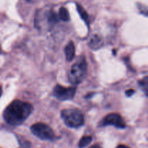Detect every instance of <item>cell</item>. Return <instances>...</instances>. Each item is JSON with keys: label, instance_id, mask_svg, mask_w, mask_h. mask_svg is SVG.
Wrapping results in <instances>:
<instances>
[{"label": "cell", "instance_id": "cell-13", "mask_svg": "<svg viewBox=\"0 0 148 148\" xmlns=\"http://www.w3.org/2000/svg\"><path fill=\"white\" fill-rule=\"evenodd\" d=\"M134 90H128L126 91V95L128 97H131L132 95H133L134 94Z\"/></svg>", "mask_w": 148, "mask_h": 148}, {"label": "cell", "instance_id": "cell-6", "mask_svg": "<svg viewBox=\"0 0 148 148\" xmlns=\"http://www.w3.org/2000/svg\"><path fill=\"white\" fill-rule=\"evenodd\" d=\"M101 125L103 127L111 125L119 129H124L126 127V123L119 114H110L101 121Z\"/></svg>", "mask_w": 148, "mask_h": 148}, {"label": "cell", "instance_id": "cell-9", "mask_svg": "<svg viewBox=\"0 0 148 148\" xmlns=\"http://www.w3.org/2000/svg\"><path fill=\"white\" fill-rule=\"evenodd\" d=\"M77 11L79 12V15H80L81 18L84 21L86 22L87 24H88V23H89V16H88L87 12L85 10V9L79 4H77Z\"/></svg>", "mask_w": 148, "mask_h": 148}, {"label": "cell", "instance_id": "cell-14", "mask_svg": "<svg viewBox=\"0 0 148 148\" xmlns=\"http://www.w3.org/2000/svg\"><path fill=\"white\" fill-rule=\"evenodd\" d=\"M90 148H101V147L100 146V145L95 144V145H93L92 146H91V147Z\"/></svg>", "mask_w": 148, "mask_h": 148}, {"label": "cell", "instance_id": "cell-16", "mask_svg": "<svg viewBox=\"0 0 148 148\" xmlns=\"http://www.w3.org/2000/svg\"><path fill=\"white\" fill-rule=\"evenodd\" d=\"M1 94H2V88L0 86V97L1 96Z\"/></svg>", "mask_w": 148, "mask_h": 148}, {"label": "cell", "instance_id": "cell-10", "mask_svg": "<svg viewBox=\"0 0 148 148\" xmlns=\"http://www.w3.org/2000/svg\"><path fill=\"white\" fill-rule=\"evenodd\" d=\"M59 17L62 19L63 21H69L70 17L68 10L65 7H61L59 12Z\"/></svg>", "mask_w": 148, "mask_h": 148}, {"label": "cell", "instance_id": "cell-8", "mask_svg": "<svg viewBox=\"0 0 148 148\" xmlns=\"http://www.w3.org/2000/svg\"><path fill=\"white\" fill-rule=\"evenodd\" d=\"M65 55H66V60L70 62L74 59L75 55V46L72 41H70L67 43L64 49Z\"/></svg>", "mask_w": 148, "mask_h": 148}, {"label": "cell", "instance_id": "cell-5", "mask_svg": "<svg viewBox=\"0 0 148 148\" xmlns=\"http://www.w3.org/2000/svg\"><path fill=\"white\" fill-rule=\"evenodd\" d=\"M76 92V88L74 87L65 88L62 85H56L53 90V95L59 101H67L74 98Z\"/></svg>", "mask_w": 148, "mask_h": 148}, {"label": "cell", "instance_id": "cell-4", "mask_svg": "<svg viewBox=\"0 0 148 148\" xmlns=\"http://www.w3.org/2000/svg\"><path fill=\"white\" fill-rule=\"evenodd\" d=\"M32 133L38 138L43 140H55V134L53 130L47 124L43 123H36L30 127Z\"/></svg>", "mask_w": 148, "mask_h": 148}, {"label": "cell", "instance_id": "cell-1", "mask_svg": "<svg viewBox=\"0 0 148 148\" xmlns=\"http://www.w3.org/2000/svg\"><path fill=\"white\" fill-rule=\"evenodd\" d=\"M33 106L30 103L20 100L12 101L6 108L3 113V117L6 122L12 126L23 124L30 115Z\"/></svg>", "mask_w": 148, "mask_h": 148}, {"label": "cell", "instance_id": "cell-2", "mask_svg": "<svg viewBox=\"0 0 148 148\" xmlns=\"http://www.w3.org/2000/svg\"><path fill=\"white\" fill-rule=\"evenodd\" d=\"M87 62L84 56H81L72 66L69 74V80L73 85H77L83 81L87 75Z\"/></svg>", "mask_w": 148, "mask_h": 148}, {"label": "cell", "instance_id": "cell-3", "mask_svg": "<svg viewBox=\"0 0 148 148\" xmlns=\"http://www.w3.org/2000/svg\"><path fill=\"white\" fill-rule=\"evenodd\" d=\"M61 116L65 124L72 128L80 127L85 123L83 114L77 108L64 109L61 112Z\"/></svg>", "mask_w": 148, "mask_h": 148}, {"label": "cell", "instance_id": "cell-11", "mask_svg": "<svg viewBox=\"0 0 148 148\" xmlns=\"http://www.w3.org/2000/svg\"><path fill=\"white\" fill-rule=\"evenodd\" d=\"M92 138L91 136H85V137H82L79 142L78 147L79 148H83L86 147V146H88L92 142Z\"/></svg>", "mask_w": 148, "mask_h": 148}, {"label": "cell", "instance_id": "cell-12", "mask_svg": "<svg viewBox=\"0 0 148 148\" xmlns=\"http://www.w3.org/2000/svg\"><path fill=\"white\" fill-rule=\"evenodd\" d=\"M140 86L142 89L144 90V92H145L146 95L147 94V90H148V78L147 77H145L143 78L140 82Z\"/></svg>", "mask_w": 148, "mask_h": 148}, {"label": "cell", "instance_id": "cell-15", "mask_svg": "<svg viewBox=\"0 0 148 148\" xmlns=\"http://www.w3.org/2000/svg\"><path fill=\"white\" fill-rule=\"evenodd\" d=\"M116 148H130V147L127 145H119Z\"/></svg>", "mask_w": 148, "mask_h": 148}, {"label": "cell", "instance_id": "cell-7", "mask_svg": "<svg viewBox=\"0 0 148 148\" xmlns=\"http://www.w3.org/2000/svg\"><path fill=\"white\" fill-rule=\"evenodd\" d=\"M90 47L93 50H98L103 46V40L98 35H94L91 37L89 43Z\"/></svg>", "mask_w": 148, "mask_h": 148}]
</instances>
